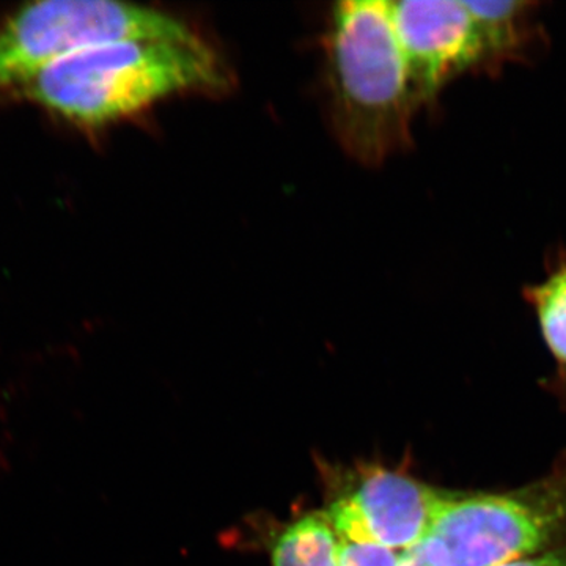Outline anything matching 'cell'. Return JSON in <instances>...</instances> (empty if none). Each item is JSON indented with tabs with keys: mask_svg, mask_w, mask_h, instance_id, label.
I'll return each mask as SVG.
<instances>
[{
	"mask_svg": "<svg viewBox=\"0 0 566 566\" xmlns=\"http://www.w3.org/2000/svg\"><path fill=\"white\" fill-rule=\"evenodd\" d=\"M218 52L192 40H132L76 52L40 70L17 96L82 128H102L182 92H223Z\"/></svg>",
	"mask_w": 566,
	"mask_h": 566,
	"instance_id": "1",
	"label": "cell"
},
{
	"mask_svg": "<svg viewBox=\"0 0 566 566\" xmlns=\"http://www.w3.org/2000/svg\"><path fill=\"white\" fill-rule=\"evenodd\" d=\"M333 129L344 150L379 166L411 145L417 102L387 0H349L331 11L326 43Z\"/></svg>",
	"mask_w": 566,
	"mask_h": 566,
	"instance_id": "2",
	"label": "cell"
},
{
	"mask_svg": "<svg viewBox=\"0 0 566 566\" xmlns=\"http://www.w3.org/2000/svg\"><path fill=\"white\" fill-rule=\"evenodd\" d=\"M566 543V465L504 493L447 491L417 547L431 566H499Z\"/></svg>",
	"mask_w": 566,
	"mask_h": 566,
	"instance_id": "3",
	"label": "cell"
},
{
	"mask_svg": "<svg viewBox=\"0 0 566 566\" xmlns=\"http://www.w3.org/2000/svg\"><path fill=\"white\" fill-rule=\"evenodd\" d=\"M186 22L163 11L111 0H46L24 6L0 25V95L13 96L51 63L103 44L192 40Z\"/></svg>",
	"mask_w": 566,
	"mask_h": 566,
	"instance_id": "4",
	"label": "cell"
},
{
	"mask_svg": "<svg viewBox=\"0 0 566 566\" xmlns=\"http://www.w3.org/2000/svg\"><path fill=\"white\" fill-rule=\"evenodd\" d=\"M334 479V497L324 513L335 535L370 539L397 553L422 542L447 493L385 465H359Z\"/></svg>",
	"mask_w": 566,
	"mask_h": 566,
	"instance_id": "5",
	"label": "cell"
},
{
	"mask_svg": "<svg viewBox=\"0 0 566 566\" xmlns=\"http://www.w3.org/2000/svg\"><path fill=\"white\" fill-rule=\"evenodd\" d=\"M395 31L403 50L417 102H434L457 76L485 70L474 18L460 0L390 2Z\"/></svg>",
	"mask_w": 566,
	"mask_h": 566,
	"instance_id": "6",
	"label": "cell"
},
{
	"mask_svg": "<svg viewBox=\"0 0 566 566\" xmlns=\"http://www.w3.org/2000/svg\"><path fill=\"white\" fill-rule=\"evenodd\" d=\"M464 3L474 18L482 41L485 70L523 61L542 40L536 22L538 3L517 0Z\"/></svg>",
	"mask_w": 566,
	"mask_h": 566,
	"instance_id": "7",
	"label": "cell"
},
{
	"mask_svg": "<svg viewBox=\"0 0 566 566\" xmlns=\"http://www.w3.org/2000/svg\"><path fill=\"white\" fill-rule=\"evenodd\" d=\"M271 566H338V539L324 512L297 516L270 545Z\"/></svg>",
	"mask_w": 566,
	"mask_h": 566,
	"instance_id": "8",
	"label": "cell"
},
{
	"mask_svg": "<svg viewBox=\"0 0 566 566\" xmlns=\"http://www.w3.org/2000/svg\"><path fill=\"white\" fill-rule=\"evenodd\" d=\"M524 297L534 308L543 340L558 370L566 376V259L545 281L526 286Z\"/></svg>",
	"mask_w": 566,
	"mask_h": 566,
	"instance_id": "9",
	"label": "cell"
},
{
	"mask_svg": "<svg viewBox=\"0 0 566 566\" xmlns=\"http://www.w3.org/2000/svg\"><path fill=\"white\" fill-rule=\"evenodd\" d=\"M338 566H398L401 554L370 539L338 538Z\"/></svg>",
	"mask_w": 566,
	"mask_h": 566,
	"instance_id": "10",
	"label": "cell"
},
{
	"mask_svg": "<svg viewBox=\"0 0 566 566\" xmlns=\"http://www.w3.org/2000/svg\"><path fill=\"white\" fill-rule=\"evenodd\" d=\"M499 566H566V543L545 553L535 554Z\"/></svg>",
	"mask_w": 566,
	"mask_h": 566,
	"instance_id": "11",
	"label": "cell"
},
{
	"mask_svg": "<svg viewBox=\"0 0 566 566\" xmlns=\"http://www.w3.org/2000/svg\"><path fill=\"white\" fill-rule=\"evenodd\" d=\"M398 566H431L424 560L422 554L417 551V547H412V549L405 551L401 554L400 565Z\"/></svg>",
	"mask_w": 566,
	"mask_h": 566,
	"instance_id": "12",
	"label": "cell"
}]
</instances>
